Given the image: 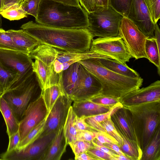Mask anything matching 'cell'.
I'll list each match as a JSON object with an SVG mask.
<instances>
[{"label": "cell", "mask_w": 160, "mask_h": 160, "mask_svg": "<svg viewBox=\"0 0 160 160\" xmlns=\"http://www.w3.org/2000/svg\"><path fill=\"white\" fill-rule=\"evenodd\" d=\"M42 91L39 81L33 72L19 85L4 91L1 96L20 122L29 104L37 98Z\"/></svg>", "instance_id": "obj_5"}, {"label": "cell", "mask_w": 160, "mask_h": 160, "mask_svg": "<svg viewBox=\"0 0 160 160\" xmlns=\"http://www.w3.org/2000/svg\"><path fill=\"white\" fill-rule=\"evenodd\" d=\"M123 106L121 102H119L113 105L107 112L95 115L85 117V122L90 126L100 132L107 133L101 125L100 123L108 118L119 109L123 108Z\"/></svg>", "instance_id": "obj_25"}, {"label": "cell", "mask_w": 160, "mask_h": 160, "mask_svg": "<svg viewBox=\"0 0 160 160\" xmlns=\"http://www.w3.org/2000/svg\"><path fill=\"white\" fill-rule=\"evenodd\" d=\"M77 160H96L95 158L90 156L86 152H83L78 156L75 159Z\"/></svg>", "instance_id": "obj_52"}, {"label": "cell", "mask_w": 160, "mask_h": 160, "mask_svg": "<svg viewBox=\"0 0 160 160\" xmlns=\"http://www.w3.org/2000/svg\"><path fill=\"white\" fill-rule=\"evenodd\" d=\"M72 106L77 116L87 117L107 112L112 106L102 105L87 100L74 101Z\"/></svg>", "instance_id": "obj_19"}, {"label": "cell", "mask_w": 160, "mask_h": 160, "mask_svg": "<svg viewBox=\"0 0 160 160\" xmlns=\"http://www.w3.org/2000/svg\"><path fill=\"white\" fill-rule=\"evenodd\" d=\"M122 139L123 143L119 147L123 152L132 160L141 159L142 152L137 144L128 139L125 136L116 128Z\"/></svg>", "instance_id": "obj_29"}, {"label": "cell", "mask_w": 160, "mask_h": 160, "mask_svg": "<svg viewBox=\"0 0 160 160\" xmlns=\"http://www.w3.org/2000/svg\"><path fill=\"white\" fill-rule=\"evenodd\" d=\"M2 17L10 21L19 20L27 17L21 4H15L0 12Z\"/></svg>", "instance_id": "obj_32"}, {"label": "cell", "mask_w": 160, "mask_h": 160, "mask_svg": "<svg viewBox=\"0 0 160 160\" xmlns=\"http://www.w3.org/2000/svg\"><path fill=\"white\" fill-rule=\"evenodd\" d=\"M89 50L109 57L125 64L132 58L119 36L93 39Z\"/></svg>", "instance_id": "obj_9"}, {"label": "cell", "mask_w": 160, "mask_h": 160, "mask_svg": "<svg viewBox=\"0 0 160 160\" xmlns=\"http://www.w3.org/2000/svg\"><path fill=\"white\" fill-rule=\"evenodd\" d=\"M57 132L40 137L20 150L14 149L9 153L3 152L0 155V159L4 160H42Z\"/></svg>", "instance_id": "obj_10"}, {"label": "cell", "mask_w": 160, "mask_h": 160, "mask_svg": "<svg viewBox=\"0 0 160 160\" xmlns=\"http://www.w3.org/2000/svg\"><path fill=\"white\" fill-rule=\"evenodd\" d=\"M3 0H0V12L3 8Z\"/></svg>", "instance_id": "obj_55"}, {"label": "cell", "mask_w": 160, "mask_h": 160, "mask_svg": "<svg viewBox=\"0 0 160 160\" xmlns=\"http://www.w3.org/2000/svg\"><path fill=\"white\" fill-rule=\"evenodd\" d=\"M132 160L126 155H117L114 157L113 160Z\"/></svg>", "instance_id": "obj_53"}, {"label": "cell", "mask_w": 160, "mask_h": 160, "mask_svg": "<svg viewBox=\"0 0 160 160\" xmlns=\"http://www.w3.org/2000/svg\"><path fill=\"white\" fill-rule=\"evenodd\" d=\"M108 148L114 151L118 155H126L122 151L118 145L114 143H107L104 144Z\"/></svg>", "instance_id": "obj_48"}, {"label": "cell", "mask_w": 160, "mask_h": 160, "mask_svg": "<svg viewBox=\"0 0 160 160\" xmlns=\"http://www.w3.org/2000/svg\"><path fill=\"white\" fill-rule=\"evenodd\" d=\"M104 7L107 8L109 6V0H102Z\"/></svg>", "instance_id": "obj_54"}, {"label": "cell", "mask_w": 160, "mask_h": 160, "mask_svg": "<svg viewBox=\"0 0 160 160\" xmlns=\"http://www.w3.org/2000/svg\"><path fill=\"white\" fill-rule=\"evenodd\" d=\"M160 129L157 128L149 143L142 153L141 160H160Z\"/></svg>", "instance_id": "obj_26"}, {"label": "cell", "mask_w": 160, "mask_h": 160, "mask_svg": "<svg viewBox=\"0 0 160 160\" xmlns=\"http://www.w3.org/2000/svg\"><path fill=\"white\" fill-rule=\"evenodd\" d=\"M98 132L88 130L77 131L76 139L92 142L94 140Z\"/></svg>", "instance_id": "obj_43"}, {"label": "cell", "mask_w": 160, "mask_h": 160, "mask_svg": "<svg viewBox=\"0 0 160 160\" xmlns=\"http://www.w3.org/2000/svg\"><path fill=\"white\" fill-rule=\"evenodd\" d=\"M88 100L95 103L106 106H113L120 102L117 98L101 95L96 96Z\"/></svg>", "instance_id": "obj_41"}, {"label": "cell", "mask_w": 160, "mask_h": 160, "mask_svg": "<svg viewBox=\"0 0 160 160\" xmlns=\"http://www.w3.org/2000/svg\"><path fill=\"white\" fill-rule=\"evenodd\" d=\"M72 101L66 94L58 97L46 117L43 130L40 137L57 132L63 127Z\"/></svg>", "instance_id": "obj_13"}, {"label": "cell", "mask_w": 160, "mask_h": 160, "mask_svg": "<svg viewBox=\"0 0 160 160\" xmlns=\"http://www.w3.org/2000/svg\"><path fill=\"white\" fill-rule=\"evenodd\" d=\"M4 91V89L2 87L0 84V95H1Z\"/></svg>", "instance_id": "obj_56"}, {"label": "cell", "mask_w": 160, "mask_h": 160, "mask_svg": "<svg viewBox=\"0 0 160 160\" xmlns=\"http://www.w3.org/2000/svg\"><path fill=\"white\" fill-rule=\"evenodd\" d=\"M148 38L154 37L155 24L144 0H132L127 17Z\"/></svg>", "instance_id": "obj_14"}, {"label": "cell", "mask_w": 160, "mask_h": 160, "mask_svg": "<svg viewBox=\"0 0 160 160\" xmlns=\"http://www.w3.org/2000/svg\"><path fill=\"white\" fill-rule=\"evenodd\" d=\"M1 95H0V96Z\"/></svg>", "instance_id": "obj_59"}, {"label": "cell", "mask_w": 160, "mask_h": 160, "mask_svg": "<svg viewBox=\"0 0 160 160\" xmlns=\"http://www.w3.org/2000/svg\"><path fill=\"white\" fill-rule=\"evenodd\" d=\"M132 0H109V5L123 17H127Z\"/></svg>", "instance_id": "obj_34"}, {"label": "cell", "mask_w": 160, "mask_h": 160, "mask_svg": "<svg viewBox=\"0 0 160 160\" xmlns=\"http://www.w3.org/2000/svg\"><path fill=\"white\" fill-rule=\"evenodd\" d=\"M153 22L157 23L160 18V0H144Z\"/></svg>", "instance_id": "obj_39"}, {"label": "cell", "mask_w": 160, "mask_h": 160, "mask_svg": "<svg viewBox=\"0 0 160 160\" xmlns=\"http://www.w3.org/2000/svg\"><path fill=\"white\" fill-rule=\"evenodd\" d=\"M0 111L4 120L8 137L18 131L19 122L5 100L0 96Z\"/></svg>", "instance_id": "obj_23"}, {"label": "cell", "mask_w": 160, "mask_h": 160, "mask_svg": "<svg viewBox=\"0 0 160 160\" xmlns=\"http://www.w3.org/2000/svg\"><path fill=\"white\" fill-rule=\"evenodd\" d=\"M88 29L93 37L105 38L118 36L119 28L124 17L110 5L88 13Z\"/></svg>", "instance_id": "obj_6"}, {"label": "cell", "mask_w": 160, "mask_h": 160, "mask_svg": "<svg viewBox=\"0 0 160 160\" xmlns=\"http://www.w3.org/2000/svg\"><path fill=\"white\" fill-rule=\"evenodd\" d=\"M93 53L90 50L83 52H74L60 50L54 63L55 71L60 73L72 64L92 57Z\"/></svg>", "instance_id": "obj_17"}, {"label": "cell", "mask_w": 160, "mask_h": 160, "mask_svg": "<svg viewBox=\"0 0 160 160\" xmlns=\"http://www.w3.org/2000/svg\"><path fill=\"white\" fill-rule=\"evenodd\" d=\"M2 16L0 14V28H1L2 25Z\"/></svg>", "instance_id": "obj_57"}, {"label": "cell", "mask_w": 160, "mask_h": 160, "mask_svg": "<svg viewBox=\"0 0 160 160\" xmlns=\"http://www.w3.org/2000/svg\"><path fill=\"white\" fill-rule=\"evenodd\" d=\"M145 52L147 59L157 68L158 72L160 74V51L158 49L155 38H147L146 40Z\"/></svg>", "instance_id": "obj_28"}, {"label": "cell", "mask_w": 160, "mask_h": 160, "mask_svg": "<svg viewBox=\"0 0 160 160\" xmlns=\"http://www.w3.org/2000/svg\"><path fill=\"white\" fill-rule=\"evenodd\" d=\"M76 116L71 106L69 108L63 127L64 135L67 144H69L76 140L77 131L74 125V121Z\"/></svg>", "instance_id": "obj_30"}, {"label": "cell", "mask_w": 160, "mask_h": 160, "mask_svg": "<svg viewBox=\"0 0 160 160\" xmlns=\"http://www.w3.org/2000/svg\"><path fill=\"white\" fill-rule=\"evenodd\" d=\"M79 3L88 13L104 7L102 0H79Z\"/></svg>", "instance_id": "obj_40"}, {"label": "cell", "mask_w": 160, "mask_h": 160, "mask_svg": "<svg viewBox=\"0 0 160 160\" xmlns=\"http://www.w3.org/2000/svg\"><path fill=\"white\" fill-rule=\"evenodd\" d=\"M94 148L104 152L113 156L114 158L117 155L114 151L105 145L99 142L95 138L92 142Z\"/></svg>", "instance_id": "obj_47"}, {"label": "cell", "mask_w": 160, "mask_h": 160, "mask_svg": "<svg viewBox=\"0 0 160 160\" xmlns=\"http://www.w3.org/2000/svg\"><path fill=\"white\" fill-rule=\"evenodd\" d=\"M154 32L155 33L154 38L156 40L158 49L160 51V30L157 23L155 24Z\"/></svg>", "instance_id": "obj_49"}, {"label": "cell", "mask_w": 160, "mask_h": 160, "mask_svg": "<svg viewBox=\"0 0 160 160\" xmlns=\"http://www.w3.org/2000/svg\"><path fill=\"white\" fill-rule=\"evenodd\" d=\"M6 31L21 51L28 55L39 44L36 39L22 29Z\"/></svg>", "instance_id": "obj_18"}, {"label": "cell", "mask_w": 160, "mask_h": 160, "mask_svg": "<svg viewBox=\"0 0 160 160\" xmlns=\"http://www.w3.org/2000/svg\"><path fill=\"white\" fill-rule=\"evenodd\" d=\"M68 5L80 6L79 0H50Z\"/></svg>", "instance_id": "obj_51"}, {"label": "cell", "mask_w": 160, "mask_h": 160, "mask_svg": "<svg viewBox=\"0 0 160 160\" xmlns=\"http://www.w3.org/2000/svg\"><path fill=\"white\" fill-rule=\"evenodd\" d=\"M85 117L84 116L80 117L76 116L74 119V125L77 131L88 130L97 131L85 122Z\"/></svg>", "instance_id": "obj_42"}, {"label": "cell", "mask_w": 160, "mask_h": 160, "mask_svg": "<svg viewBox=\"0 0 160 160\" xmlns=\"http://www.w3.org/2000/svg\"><path fill=\"white\" fill-rule=\"evenodd\" d=\"M160 101V81L158 80L148 86L131 92L120 102L123 106Z\"/></svg>", "instance_id": "obj_15"}, {"label": "cell", "mask_w": 160, "mask_h": 160, "mask_svg": "<svg viewBox=\"0 0 160 160\" xmlns=\"http://www.w3.org/2000/svg\"><path fill=\"white\" fill-rule=\"evenodd\" d=\"M94 56L103 66L115 73L133 78L140 77L137 72L127 64L122 63L109 57L95 52Z\"/></svg>", "instance_id": "obj_20"}, {"label": "cell", "mask_w": 160, "mask_h": 160, "mask_svg": "<svg viewBox=\"0 0 160 160\" xmlns=\"http://www.w3.org/2000/svg\"><path fill=\"white\" fill-rule=\"evenodd\" d=\"M20 28L36 39L39 44L67 52H83L89 50L94 38L88 28H57L32 21L23 24Z\"/></svg>", "instance_id": "obj_1"}, {"label": "cell", "mask_w": 160, "mask_h": 160, "mask_svg": "<svg viewBox=\"0 0 160 160\" xmlns=\"http://www.w3.org/2000/svg\"><path fill=\"white\" fill-rule=\"evenodd\" d=\"M48 113L41 92L37 98L29 104L19 122L20 142L46 118Z\"/></svg>", "instance_id": "obj_12"}, {"label": "cell", "mask_w": 160, "mask_h": 160, "mask_svg": "<svg viewBox=\"0 0 160 160\" xmlns=\"http://www.w3.org/2000/svg\"><path fill=\"white\" fill-rule=\"evenodd\" d=\"M118 36L122 38L132 58L147 59L145 46L148 37L127 17H124L122 19Z\"/></svg>", "instance_id": "obj_8"}, {"label": "cell", "mask_w": 160, "mask_h": 160, "mask_svg": "<svg viewBox=\"0 0 160 160\" xmlns=\"http://www.w3.org/2000/svg\"><path fill=\"white\" fill-rule=\"evenodd\" d=\"M100 124L107 133L117 141L118 146H121L123 143L122 139L115 127L111 118L101 122Z\"/></svg>", "instance_id": "obj_36"}, {"label": "cell", "mask_w": 160, "mask_h": 160, "mask_svg": "<svg viewBox=\"0 0 160 160\" xmlns=\"http://www.w3.org/2000/svg\"><path fill=\"white\" fill-rule=\"evenodd\" d=\"M33 62L29 55L23 52L0 49V62L6 69L16 75L8 89L19 85L34 72Z\"/></svg>", "instance_id": "obj_7"}, {"label": "cell", "mask_w": 160, "mask_h": 160, "mask_svg": "<svg viewBox=\"0 0 160 160\" xmlns=\"http://www.w3.org/2000/svg\"><path fill=\"white\" fill-rule=\"evenodd\" d=\"M67 145L63 127L57 133L42 160H60L66 151Z\"/></svg>", "instance_id": "obj_21"}, {"label": "cell", "mask_w": 160, "mask_h": 160, "mask_svg": "<svg viewBox=\"0 0 160 160\" xmlns=\"http://www.w3.org/2000/svg\"><path fill=\"white\" fill-rule=\"evenodd\" d=\"M69 145L75 155V159L81 153L94 148L92 142L78 139L73 141Z\"/></svg>", "instance_id": "obj_35"}, {"label": "cell", "mask_w": 160, "mask_h": 160, "mask_svg": "<svg viewBox=\"0 0 160 160\" xmlns=\"http://www.w3.org/2000/svg\"><path fill=\"white\" fill-rule=\"evenodd\" d=\"M16 77V74L6 69L0 62V84L4 91L9 88Z\"/></svg>", "instance_id": "obj_33"}, {"label": "cell", "mask_w": 160, "mask_h": 160, "mask_svg": "<svg viewBox=\"0 0 160 160\" xmlns=\"http://www.w3.org/2000/svg\"><path fill=\"white\" fill-rule=\"evenodd\" d=\"M123 108L128 109L132 115L143 153L159 125L160 101L123 106Z\"/></svg>", "instance_id": "obj_4"}, {"label": "cell", "mask_w": 160, "mask_h": 160, "mask_svg": "<svg viewBox=\"0 0 160 160\" xmlns=\"http://www.w3.org/2000/svg\"><path fill=\"white\" fill-rule=\"evenodd\" d=\"M78 62L101 82L102 90L98 95L114 98L120 101L130 92L140 88L142 85L143 79L141 77H128L104 67L95 57L94 52L92 57Z\"/></svg>", "instance_id": "obj_3"}, {"label": "cell", "mask_w": 160, "mask_h": 160, "mask_svg": "<svg viewBox=\"0 0 160 160\" xmlns=\"http://www.w3.org/2000/svg\"><path fill=\"white\" fill-rule=\"evenodd\" d=\"M80 64L76 62L70 65L62 72V85L65 93L70 97L76 82Z\"/></svg>", "instance_id": "obj_24"}, {"label": "cell", "mask_w": 160, "mask_h": 160, "mask_svg": "<svg viewBox=\"0 0 160 160\" xmlns=\"http://www.w3.org/2000/svg\"><path fill=\"white\" fill-rule=\"evenodd\" d=\"M9 143L7 150L4 152L9 153L14 150L20 142V137L18 131L9 137Z\"/></svg>", "instance_id": "obj_45"}, {"label": "cell", "mask_w": 160, "mask_h": 160, "mask_svg": "<svg viewBox=\"0 0 160 160\" xmlns=\"http://www.w3.org/2000/svg\"><path fill=\"white\" fill-rule=\"evenodd\" d=\"M59 50L47 45L39 44L29 55L32 59H38L49 66H54Z\"/></svg>", "instance_id": "obj_22"}, {"label": "cell", "mask_w": 160, "mask_h": 160, "mask_svg": "<svg viewBox=\"0 0 160 160\" xmlns=\"http://www.w3.org/2000/svg\"><path fill=\"white\" fill-rule=\"evenodd\" d=\"M27 0H23V1H27Z\"/></svg>", "instance_id": "obj_58"}, {"label": "cell", "mask_w": 160, "mask_h": 160, "mask_svg": "<svg viewBox=\"0 0 160 160\" xmlns=\"http://www.w3.org/2000/svg\"><path fill=\"white\" fill-rule=\"evenodd\" d=\"M32 66L42 91L51 86L62 83V72L57 73L54 66H49L38 59L33 62Z\"/></svg>", "instance_id": "obj_16"}, {"label": "cell", "mask_w": 160, "mask_h": 160, "mask_svg": "<svg viewBox=\"0 0 160 160\" xmlns=\"http://www.w3.org/2000/svg\"><path fill=\"white\" fill-rule=\"evenodd\" d=\"M0 49L21 51L16 46L11 37L2 28H0Z\"/></svg>", "instance_id": "obj_37"}, {"label": "cell", "mask_w": 160, "mask_h": 160, "mask_svg": "<svg viewBox=\"0 0 160 160\" xmlns=\"http://www.w3.org/2000/svg\"><path fill=\"white\" fill-rule=\"evenodd\" d=\"M86 152L96 160H113L114 157L94 148L88 150Z\"/></svg>", "instance_id": "obj_44"}, {"label": "cell", "mask_w": 160, "mask_h": 160, "mask_svg": "<svg viewBox=\"0 0 160 160\" xmlns=\"http://www.w3.org/2000/svg\"><path fill=\"white\" fill-rule=\"evenodd\" d=\"M95 139L101 143H114L118 145L117 141L107 133L98 132Z\"/></svg>", "instance_id": "obj_46"}, {"label": "cell", "mask_w": 160, "mask_h": 160, "mask_svg": "<svg viewBox=\"0 0 160 160\" xmlns=\"http://www.w3.org/2000/svg\"><path fill=\"white\" fill-rule=\"evenodd\" d=\"M23 1V0H3V9L15 4H21Z\"/></svg>", "instance_id": "obj_50"}, {"label": "cell", "mask_w": 160, "mask_h": 160, "mask_svg": "<svg viewBox=\"0 0 160 160\" xmlns=\"http://www.w3.org/2000/svg\"><path fill=\"white\" fill-rule=\"evenodd\" d=\"M46 118L34 128L23 139L19 142L15 150H20L25 148L40 137L43 130Z\"/></svg>", "instance_id": "obj_31"}, {"label": "cell", "mask_w": 160, "mask_h": 160, "mask_svg": "<svg viewBox=\"0 0 160 160\" xmlns=\"http://www.w3.org/2000/svg\"><path fill=\"white\" fill-rule=\"evenodd\" d=\"M36 22L55 28L70 29L88 28V13L81 6L50 0H41Z\"/></svg>", "instance_id": "obj_2"}, {"label": "cell", "mask_w": 160, "mask_h": 160, "mask_svg": "<svg viewBox=\"0 0 160 160\" xmlns=\"http://www.w3.org/2000/svg\"><path fill=\"white\" fill-rule=\"evenodd\" d=\"M42 94L49 112L58 97L65 94L62 83H58L42 90Z\"/></svg>", "instance_id": "obj_27"}, {"label": "cell", "mask_w": 160, "mask_h": 160, "mask_svg": "<svg viewBox=\"0 0 160 160\" xmlns=\"http://www.w3.org/2000/svg\"><path fill=\"white\" fill-rule=\"evenodd\" d=\"M41 1V0L23 1L21 5L24 11L27 15L32 16L36 18L37 16Z\"/></svg>", "instance_id": "obj_38"}, {"label": "cell", "mask_w": 160, "mask_h": 160, "mask_svg": "<svg viewBox=\"0 0 160 160\" xmlns=\"http://www.w3.org/2000/svg\"><path fill=\"white\" fill-rule=\"evenodd\" d=\"M102 90L100 81L80 64L78 78L70 96L72 100L89 99L100 94Z\"/></svg>", "instance_id": "obj_11"}]
</instances>
